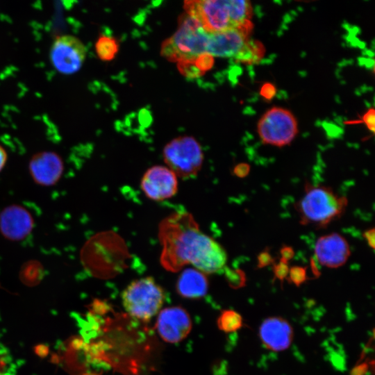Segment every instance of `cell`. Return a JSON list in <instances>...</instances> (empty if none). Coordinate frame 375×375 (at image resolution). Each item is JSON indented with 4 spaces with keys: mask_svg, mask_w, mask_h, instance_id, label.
<instances>
[{
    "mask_svg": "<svg viewBox=\"0 0 375 375\" xmlns=\"http://www.w3.org/2000/svg\"><path fill=\"white\" fill-rule=\"evenodd\" d=\"M194 58L183 60L177 62V67L180 73L187 78H198L203 75L195 66L194 62Z\"/></svg>",
    "mask_w": 375,
    "mask_h": 375,
    "instance_id": "obj_20",
    "label": "cell"
},
{
    "mask_svg": "<svg viewBox=\"0 0 375 375\" xmlns=\"http://www.w3.org/2000/svg\"><path fill=\"white\" fill-rule=\"evenodd\" d=\"M258 267L262 268L274 262V258L267 250H264L258 256Z\"/></svg>",
    "mask_w": 375,
    "mask_h": 375,
    "instance_id": "obj_24",
    "label": "cell"
},
{
    "mask_svg": "<svg viewBox=\"0 0 375 375\" xmlns=\"http://www.w3.org/2000/svg\"><path fill=\"white\" fill-rule=\"evenodd\" d=\"M315 256L319 263L328 268L344 265L351 255L349 244L344 237L332 233L319 237L315 244Z\"/></svg>",
    "mask_w": 375,
    "mask_h": 375,
    "instance_id": "obj_12",
    "label": "cell"
},
{
    "mask_svg": "<svg viewBox=\"0 0 375 375\" xmlns=\"http://www.w3.org/2000/svg\"><path fill=\"white\" fill-rule=\"evenodd\" d=\"M243 324L242 316L233 310L222 311L217 319L218 328L226 333L235 332L242 328Z\"/></svg>",
    "mask_w": 375,
    "mask_h": 375,
    "instance_id": "obj_19",
    "label": "cell"
},
{
    "mask_svg": "<svg viewBox=\"0 0 375 375\" xmlns=\"http://www.w3.org/2000/svg\"><path fill=\"white\" fill-rule=\"evenodd\" d=\"M81 375H99L97 373L92 372H88L82 374Z\"/></svg>",
    "mask_w": 375,
    "mask_h": 375,
    "instance_id": "obj_32",
    "label": "cell"
},
{
    "mask_svg": "<svg viewBox=\"0 0 375 375\" xmlns=\"http://www.w3.org/2000/svg\"><path fill=\"white\" fill-rule=\"evenodd\" d=\"M8 155L5 149L0 144V172L7 162Z\"/></svg>",
    "mask_w": 375,
    "mask_h": 375,
    "instance_id": "obj_31",
    "label": "cell"
},
{
    "mask_svg": "<svg viewBox=\"0 0 375 375\" xmlns=\"http://www.w3.org/2000/svg\"><path fill=\"white\" fill-rule=\"evenodd\" d=\"M141 189L150 199L162 201L174 196L178 190L176 175L168 167L161 165L149 168L141 179Z\"/></svg>",
    "mask_w": 375,
    "mask_h": 375,
    "instance_id": "obj_9",
    "label": "cell"
},
{
    "mask_svg": "<svg viewBox=\"0 0 375 375\" xmlns=\"http://www.w3.org/2000/svg\"><path fill=\"white\" fill-rule=\"evenodd\" d=\"M176 288L177 292L185 298L199 299L206 294L208 282L205 274L188 268L180 274Z\"/></svg>",
    "mask_w": 375,
    "mask_h": 375,
    "instance_id": "obj_16",
    "label": "cell"
},
{
    "mask_svg": "<svg viewBox=\"0 0 375 375\" xmlns=\"http://www.w3.org/2000/svg\"><path fill=\"white\" fill-rule=\"evenodd\" d=\"M209 33L186 13L182 15L177 31L161 46L160 54L172 62L193 59L206 53Z\"/></svg>",
    "mask_w": 375,
    "mask_h": 375,
    "instance_id": "obj_4",
    "label": "cell"
},
{
    "mask_svg": "<svg viewBox=\"0 0 375 375\" xmlns=\"http://www.w3.org/2000/svg\"><path fill=\"white\" fill-rule=\"evenodd\" d=\"M280 253L281 259L288 262L294 257V251L291 247L283 246L281 249Z\"/></svg>",
    "mask_w": 375,
    "mask_h": 375,
    "instance_id": "obj_28",
    "label": "cell"
},
{
    "mask_svg": "<svg viewBox=\"0 0 375 375\" xmlns=\"http://www.w3.org/2000/svg\"><path fill=\"white\" fill-rule=\"evenodd\" d=\"M288 262L281 259L277 263H273V272L274 277L281 282L287 277L289 272Z\"/></svg>",
    "mask_w": 375,
    "mask_h": 375,
    "instance_id": "obj_23",
    "label": "cell"
},
{
    "mask_svg": "<svg viewBox=\"0 0 375 375\" xmlns=\"http://www.w3.org/2000/svg\"><path fill=\"white\" fill-rule=\"evenodd\" d=\"M87 49L83 42L72 35L57 36L51 46L49 59L59 73L71 75L80 70L85 60Z\"/></svg>",
    "mask_w": 375,
    "mask_h": 375,
    "instance_id": "obj_8",
    "label": "cell"
},
{
    "mask_svg": "<svg viewBox=\"0 0 375 375\" xmlns=\"http://www.w3.org/2000/svg\"><path fill=\"white\" fill-rule=\"evenodd\" d=\"M92 306L94 311L98 314H104L108 310V305L102 301L95 300Z\"/></svg>",
    "mask_w": 375,
    "mask_h": 375,
    "instance_id": "obj_30",
    "label": "cell"
},
{
    "mask_svg": "<svg viewBox=\"0 0 375 375\" xmlns=\"http://www.w3.org/2000/svg\"><path fill=\"white\" fill-rule=\"evenodd\" d=\"M119 44L114 38L102 35L99 37L95 44V51L102 61L112 60L119 51Z\"/></svg>",
    "mask_w": 375,
    "mask_h": 375,
    "instance_id": "obj_18",
    "label": "cell"
},
{
    "mask_svg": "<svg viewBox=\"0 0 375 375\" xmlns=\"http://www.w3.org/2000/svg\"><path fill=\"white\" fill-rule=\"evenodd\" d=\"M347 206V198L339 195L331 187L307 183L304 194L294 208L301 225L320 229L340 219Z\"/></svg>",
    "mask_w": 375,
    "mask_h": 375,
    "instance_id": "obj_3",
    "label": "cell"
},
{
    "mask_svg": "<svg viewBox=\"0 0 375 375\" xmlns=\"http://www.w3.org/2000/svg\"><path fill=\"white\" fill-rule=\"evenodd\" d=\"M194 62L197 68L204 74L213 67L214 57L208 53H203L197 56Z\"/></svg>",
    "mask_w": 375,
    "mask_h": 375,
    "instance_id": "obj_22",
    "label": "cell"
},
{
    "mask_svg": "<svg viewBox=\"0 0 375 375\" xmlns=\"http://www.w3.org/2000/svg\"><path fill=\"white\" fill-rule=\"evenodd\" d=\"M375 230L374 228L367 229L363 233V238L366 240L367 244L372 249H374L375 241H374Z\"/></svg>",
    "mask_w": 375,
    "mask_h": 375,
    "instance_id": "obj_29",
    "label": "cell"
},
{
    "mask_svg": "<svg viewBox=\"0 0 375 375\" xmlns=\"http://www.w3.org/2000/svg\"><path fill=\"white\" fill-rule=\"evenodd\" d=\"M33 226L31 214L22 206L10 205L0 212V232L7 240L25 239L31 233Z\"/></svg>",
    "mask_w": 375,
    "mask_h": 375,
    "instance_id": "obj_14",
    "label": "cell"
},
{
    "mask_svg": "<svg viewBox=\"0 0 375 375\" xmlns=\"http://www.w3.org/2000/svg\"><path fill=\"white\" fill-rule=\"evenodd\" d=\"M250 172V166L247 163H240L234 169V172L238 177L244 178Z\"/></svg>",
    "mask_w": 375,
    "mask_h": 375,
    "instance_id": "obj_27",
    "label": "cell"
},
{
    "mask_svg": "<svg viewBox=\"0 0 375 375\" xmlns=\"http://www.w3.org/2000/svg\"><path fill=\"white\" fill-rule=\"evenodd\" d=\"M306 267L292 266L290 267L287 278L289 282L299 286L307 280Z\"/></svg>",
    "mask_w": 375,
    "mask_h": 375,
    "instance_id": "obj_21",
    "label": "cell"
},
{
    "mask_svg": "<svg viewBox=\"0 0 375 375\" xmlns=\"http://www.w3.org/2000/svg\"><path fill=\"white\" fill-rule=\"evenodd\" d=\"M162 288L152 277L133 281L123 291L122 303L132 317L148 321L160 310L164 301Z\"/></svg>",
    "mask_w": 375,
    "mask_h": 375,
    "instance_id": "obj_5",
    "label": "cell"
},
{
    "mask_svg": "<svg viewBox=\"0 0 375 375\" xmlns=\"http://www.w3.org/2000/svg\"><path fill=\"white\" fill-rule=\"evenodd\" d=\"M164 255L165 260L169 258L171 267L190 264L203 274L219 272L228 258L219 243L190 225L181 226L166 240Z\"/></svg>",
    "mask_w": 375,
    "mask_h": 375,
    "instance_id": "obj_1",
    "label": "cell"
},
{
    "mask_svg": "<svg viewBox=\"0 0 375 375\" xmlns=\"http://www.w3.org/2000/svg\"><path fill=\"white\" fill-rule=\"evenodd\" d=\"M252 29L250 21L238 28L209 33L206 53L213 57L235 58L249 40Z\"/></svg>",
    "mask_w": 375,
    "mask_h": 375,
    "instance_id": "obj_10",
    "label": "cell"
},
{
    "mask_svg": "<svg viewBox=\"0 0 375 375\" xmlns=\"http://www.w3.org/2000/svg\"><path fill=\"white\" fill-rule=\"evenodd\" d=\"M165 163L176 176L189 178L201 168L203 154L199 142L191 136H180L167 143L163 149Z\"/></svg>",
    "mask_w": 375,
    "mask_h": 375,
    "instance_id": "obj_6",
    "label": "cell"
},
{
    "mask_svg": "<svg viewBox=\"0 0 375 375\" xmlns=\"http://www.w3.org/2000/svg\"><path fill=\"white\" fill-rule=\"evenodd\" d=\"M257 130L264 144L282 147L290 144L296 137L297 122L288 110L273 107L259 119Z\"/></svg>",
    "mask_w": 375,
    "mask_h": 375,
    "instance_id": "obj_7",
    "label": "cell"
},
{
    "mask_svg": "<svg viewBox=\"0 0 375 375\" xmlns=\"http://www.w3.org/2000/svg\"><path fill=\"white\" fill-rule=\"evenodd\" d=\"M264 54V45L258 40L249 39L240 51L235 56V59L244 64L253 65L259 62Z\"/></svg>",
    "mask_w": 375,
    "mask_h": 375,
    "instance_id": "obj_17",
    "label": "cell"
},
{
    "mask_svg": "<svg viewBox=\"0 0 375 375\" xmlns=\"http://www.w3.org/2000/svg\"><path fill=\"white\" fill-rule=\"evenodd\" d=\"M276 88L270 83H266L260 88V94L266 100H271L276 94Z\"/></svg>",
    "mask_w": 375,
    "mask_h": 375,
    "instance_id": "obj_26",
    "label": "cell"
},
{
    "mask_svg": "<svg viewBox=\"0 0 375 375\" xmlns=\"http://www.w3.org/2000/svg\"><path fill=\"white\" fill-rule=\"evenodd\" d=\"M156 328L165 342L176 343L183 340L192 329V321L188 312L180 306H172L160 311Z\"/></svg>",
    "mask_w": 375,
    "mask_h": 375,
    "instance_id": "obj_11",
    "label": "cell"
},
{
    "mask_svg": "<svg viewBox=\"0 0 375 375\" xmlns=\"http://www.w3.org/2000/svg\"><path fill=\"white\" fill-rule=\"evenodd\" d=\"M28 169L35 183L42 186H51L60 179L64 171V163L57 153L42 151L31 157Z\"/></svg>",
    "mask_w": 375,
    "mask_h": 375,
    "instance_id": "obj_13",
    "label": "cell"
},
{
    "mask_svg": "<svg viewBox=\"0 0 375 375\" xmlns=\"http://www.w3.org/2000/svg\"><path fill=\"white\" fill-rule=\"evenodd\" d=\"M291 324L281 317H269L259 327V338L268 349L274 351L286 350L293 340Z\"/></svg>",
    "mask_w": 375,
    "mask_h": 375,
    "instance_id": "obj_15",
    "label": "cell"
},
{
    "mask_svg": "<svg viewBox=\"0 0 375 375\" xmlns=\"http://www.w3.org/2000/svg\"><path fill=\"white\" fill-rule=\"evenodd\" d=\"M362 122L367 126L368 129L372 133L375 128V111L374 108L368 110L362 117Z\"/></svg>",
    "mask_w": 375,
    "mask_h": 375,
    "instance_id": "obj_25",
    "label": "cell"
},
{
    "mask_svg": "<svg viewBox=\"0 0 375 375\" xmlns=\"http://www.w3.org/2000/svg\"><path fill=\"white\" fill-rule=\"evenodd\" d=\"M183 8L209 33L243 26L251 21L253 11L250 1L245 0L186 1Z\"/></svg>",
    "mask_w": 375,
    "mask_h": 375,
    "instance_id": "obj_2",
    "label": "cell"
}]
</instances>
